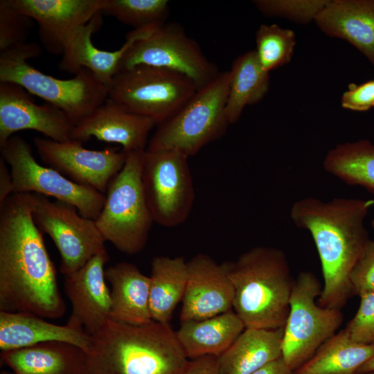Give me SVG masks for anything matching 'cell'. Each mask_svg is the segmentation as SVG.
Returning a JSON list of instances; mask_svg holds the SVG:
<instances>
[{
	"label": "cell",
	"instance_id": "obj_20",
	"mask_svg": "<svg viewBox=\"0 0 374 374\" xmlns=\"http://www.w3.org/2000/svg\"><path fill=\"white\" fill-rule=\"evenodd\" d=\"M156 125L109 99L77 123L71 139L84 141L91 137L121 144L125 153L145 150L148 136Z\"/></svg>",
	"mask_w": 374,
	"mask_h": 374
},
{
	"label": "cell",
	"instance_id": "obj_28",
	"mask_svg": "<svg viewBox=\"0 0 374 374\" xmlns=\"http://www.w3.org/2000/svg\"><path fill=\"white\" fill-rule=\"evenodd\" d=\"M374 356V345L354 341L344 328L334 334L293 374H355Z\"/></svg>",
	"mask_w": 374,
	"mask_h": 374
},
{
	"label": "cell",
	"instance_id": "obj_10",
	"mask_svg": "<svg viewBox=\"0 0 374 374\" xmlns=\"http://www.w3.org/2000/svg\"><path fill=\"white\" fill-rule=\"evenodd\" d=\"M1 157L10 168L13 194L37 193L74 206L80 214L95 220L99 215L105 195L81 185L51 168L39 163L28 142L12 136L0 146Z\"/></svg>",
	"mask_w": 374,
	"mask_h": 374
},
{
	"label": "cell",
	"instance_id": "obj_15",
	"mask_svg": "<svg viewBox=\"0 0 374 374\" xmlns=\"http://www.w3.org/2000/svg\"><path fill=\"white\" fill-rule=\"evenodd\" d=\"M23 87L0 82V146L17 132L30 130L57 141L71 140L75 124L57 107L34 103Z\"/></svg>",
	"mask_w": 374,
	"mask_h": 374
},
{
	"label": "cell",
	"instance_id": "obj_30",
	"mask_svg": "<svg viewBox=\"0 0 374 374\" xmlns=\"http://www.w3.org/2000/svg\"><path fill=\"white\" fill-rule=\"evenodd\" d=\"M323 166L346 184L362 187L374 195V143L371 141L361 139L337 145L327 152Z\"/></svg>",
	"mask_w": 374,
	"mask_h": 374
},
{
	"label": "cell",
	"instance_id": "obj_44",
	"mask_svg": "<svg viewBox=\"0 0 374 374\" xmlns=\"http://www.w3.org/2000/svg\"><path fill=\"white\" fill-rule=\"evenodd\" d=\"M355 374H374V371H373V372H368V373H355Z\"/></svg>",
	"mask_w": 374,
	"mask_h": 374
},
{
	"label": "cell",
	"instance_id": "obj_19",
	"mask_svg": "<svg viewBox=\"0 0 374 374\" xmlns=\"http://www.w3.org/2000/svg\"><path fill=\"white\" fill-rule=\"evenodd\" d=\"M102 15L101 12L97 13L71 36L65 46L59 67L75 75L83 69H88L109 87L123 58L131 47L163 24L134 29L126 35L125 42L119 49L108 51L98 48L91 40L93 34L102 25Z\"/></svg>",
	"mask_w": 374,
	"mask_h": 374
},
{
	"label": "cell",
	"instance_id": "obj_21",
	"mask_svg": "<svg viewBox=\"0 0 374 374\" xmlns=\"http://www.w3.org/2000/svg\"><path fill=\"white\" fill-rule=\"evenodd\" d=\"M53 341L73 344L87 353L91 335L82 326L69 321L66 325H57L30 312L0 311L1 351Z\"/></svg>",
	"mask_w": 374,
	"mask_h": 374
},
{
	"label": "cell",
	"instance_id": "obj_17",
	"mask_svg": "<svg viewBox=\"0 0 374 374\" xmlns=\"http://www.w3.org/2000/svg\"><path fill=\"white\" fill-rule=\"evenodd\" d=\"M12 5L35 21L44 48L62 55L71 36L101 12L103 0H10Z\"/></svg>",
	"mask_w": 374,
	"mask_h": 374
},
{
	"label": "cell",
	"instance_id": "obj_31",
	"mask_svg": "<svg viewBox=\"0 0 374 374\" xmlns=\"http://www.w3.org/2000/svg\"><path fill=\"white\" fill-rule=\"evenodd\" d=\"M169 10L167 0H103L101 12L136 29L166 23Z\"/></svg>",
	"mask_w": 374,
	"mask_h": 374
},
{
	"label": "cell",
	"instance_id": "obj_41",
	"mask_svg": "<svg viewBox=\"0 0 374 374\" xmlns=\"http://www.w3.org/2000/svg\"><path fill=\"white\" fill-rule=\"evenodd\" d=\"M373 371H374V356L361 366L356 373H365Z\"/></svg>",
	"mask_w": 374,
	"mask_h": 374
},
{
	"label": "cell",
	"instance_id": "obj_39",
	"mask_svg": "<svg viewBox=\"0 0 374 374\" xmlns=\"http://www.w3.org/2000/svg\"><path fill=\"white\" fill-rule=\"evenodd\" d=\"M13 194V183L10 168L0 157V205Z\"/></svg>",
	"mask_w": 374,
	"mask_h": 374
},
{
	"label": "cell",
	"instance_id": "obj_29",
	"mask_svg": "<svg viewBox=\"0 0 374 374\" xmlns=\"http://www.w3.org/2000/svg\"><path fill=\"white\" fill-rule=\"evenodd\" d=\"M229 73L226 114L231 125L239 120L247 105H254L265 97L269 89V75L255 50L235 58Z\"/></svg>",
	"mask_w": 374,
	"mask_h": 374
},
{
	"label": "cell",
	"instance_id": "obj_8",
	"mask_svg": "<svg viewBox=\"0 0 374 374\" xmlns=\"http://www.w3.org/2000/svg\"><path fill=\"white\" fill-rule=\"evenodd\" d=\"M197 90L181 73L141 64L118 71L109 85L108 98L157 125L174 115Z\"/></svg>",
	"mask_w": 374,
	"mask_h": 374
},
{
	"label": "cell",
	"instance_id": "obj_24",
	"mask_svg": "<svg viewBox=\"0 0 374 374\" xmlns=\"http://www.w3.org/2000/svg\"><path fill=\"white\" fill-rule=\"evenodd\" d=\"M110 284V319L123 323L141 326L152 320L150 308V276L138 267L121 262L105 269Z\"/></svg>",
	"mask_w": 374,
	"mask_h": 374
},
{
	"label": "cell",
	"instance_id": "obj_25",
	"mask_svg": "<svg viewBox=\"0 0 374 374\" xmlns=\"http://www.w3.org/2000/svg\"><path fill=\"white\" fill-rule=\"evenodd\" d=\"M245 329L233 310L201 320L181 322L175 331L178 341L189 360L204 356L219 357Z\"/></svg>",
	"mask_w": 374,
	"mask_h": 374
},
{
	"label": "cell",
	"instance_id": "obj_36",
	"mask_svg": "<svg viewBox=\"0 0 374 374\" xmlns=\"http://www.w3.org/2000/svg\"><path fill=\"white\" fill-rule=\"evenodd\" d=\"M354 294H374V240H370L350 274Z\"/></svg>",
	"mask_w": 374,
	"mask_h": 374
},
{
	"label": "cell",
	"instance_id": "obj_6",
	"mask_svg": "<svg viewBox=\"0 0 374 374\" xmlns=\"http://www.w3.org/2000/svg\"><path fill=\"white\" fill-rule=\"evenodd\" d=\"M229 71L220 72L174 115L157 125L146 150H172L188 158L221 138L230 125L226 104Z\"/></svg>",
	"mask_w": 374,
	"mask_h": 374
},
{
	"label": "cell",
	"instance_id": "obj_13",
	"mask_svg": "<svg viewBox=\"0 0 374 374\" xmlns=\"http://www.w3.org/2000/svg\"><path fill=\"white\" fill-rule=\"evenodd\" d=\"M141 64L181 73L190 78L198 89L220 73L197 42L188 37L177 23H165L150 35L136 42L123 58L118 71Z\"/></svg>",
	"mask_w": 374,
	"mask_h": 374
},
{
	"label": "cell",
	"instance_id": "obj_34",
	"mask_svg": "<svg viewBox=\"0 0 374 374\" xmlns=\"http://www.w3.org/2000/svg\"><path fill=\"white\" fill-rule=\"evenodd\" d=\"M34 20L17 9L10 0L0 1V52L26 42Z\"/></svg>",
	"mask_w": 374,
	"mask_h": 374
},
{
	"label": "cell",
	"instance_id": "obj_35",
	"mask_svg": "<svg viewBox=\"0 0 374 374\" xmlns=\"http://www.w3.org/2000/svg\"><path fill=\"white\" fill-rule=\"evenodd\" d=\"M357 311L345 328L355 341L374 345V294L359 296Z\"/></svg>",
	"mask_w": 374,
	"mask_h": 374
},
{
	"label": "cell",
	"instance_id": "obj_22",
	"mask_svg": "<svg viewBox=\"0 0 374 374\" xmlns=\"http://www.w3.org/2000/svg\"><path fill=\"white\" fill-rule=\"evenodd\" d=\"M314 21L326 35L351 44L374 67V0H328Z\"/></svg>",
	"mask_w": 374,
	"mask_h": 374
},
{
	"label": "cell",
	"instance_id": "obj_23",
	"mask_svg": "<svg viewBox=\"0 0 374 374\" xmlns=\"http://www.w3.org/2000/svg\"><path fill=\"white\" fill-rule=\"evenodd\" d=\"M1 364L14 374H86L87 355L73 344L47 341L9 351H1Z\"/></svg>",
	"mask_w": 374,
	"mask_h": 374
},
{
	"label": "cell",
	"instance_id": "obj_2",
	"mask_svg": "<svg viewBox=\"0 0 374 374\" xmlns=\"http://www.w3.org/2000/svg\"><path fill=\"white\" fill-rule=\"evenodd\" d=\"M374 199L335 197L328 201L308 197L293 203L294 224L311 235L323 278L317 303L338 309L353 296L350 274L370 239L365 220Z\"/></svg>",
	"mask_w": 374,
	"mask_h": 374
},
{
	"label": "cell",
	"instance_id": "obj_27",
	"mask_svg": "<svg viewBox=\"0 0 374 374\" xmlns=\"http://www.w3.org/2000/svg\"><path fill=\"white\" fill-rule=\"evenodd\" d=\"M187 276V261L184 257L153 258L150 276V308L153 321L169 323L175 308L184 296Z\"/></svg>",
	"mask_w": 374,
	"mask_h": 374
},
{
	"label": "cell",
	"instance_id": "obj_4",
	"mask_svg": "<svg viewBox=\"0 0 374 374\" xmlns=\"http://www.w3.org/2000/svg\"><path fill=\"white\" fill-rule=\"evenodd\" d=\"M226 265L234 290L233 310L245 328H283L294 281L285 253L255 247Z\"/></svg>",
	"mask_w": 374,
	"mask_h": 374
},
{
	"label": "cell",
	"instance_id": "obj_9",
	"mask_svg": "<svg viewBox=\"0 0 374 374\" xmlns=\"http://www.w3.org/2000/svg\"><path fill=\"white\" fill-rule=\"evenodd\" d=\"M321 288L310 271H301L294 279L282 343V357L293 372L308 361L343 323L340 310L322 307L317 302Z\"/></svg>",
	"mask_w": 374,
	"mask_h": 374
},
{
	"label": "cell",
	"instance_id": "obj_5",
	"mask_svg": "<svg viewBox=\"0 0 374 374\" xmlns=\"http://www.w3.org/2000/svg\"><path fill=\"white\" fill-rule=\"evenodd\" d=\"M41 53L39 44L26 42L0 52V82L21 86L60 109L75 125L107 100L108 86L88 69L64 80L32 66L28 60Z\"/></svg>",
	"mask_w": 374,
	"mask_h": 374
},
{
	"label": "cell",
	"instance_id": "obj_1",
	"mask_svg": "<svg viewBox=\"0 0 374 374\" xmlns=\"http://www.w3.org/2000/svg\"><path fill=\"white\" fill-rule=\"evenodd\" d=\"M0 311L44 319L66 312L55 265L32 215V193L11 195L0 205Z\"/></svg>",
	"mask_w": 374,
	"mask_h": 374
},
{
	"label": "cell",
	"instance_id": "obj_11",
	"mask_svg": "<svg viewBox=\"0 0 374 374\" xmlns=\"http://www.w3.org/2000/svg\"><path fill=\"white\" fill-rule=\"evenodd\" d=\"M188 157L172 150H145L143 188L154 222L175 227L188 217L195 190Z\"/></svg>",
	"mask_w": 374,
	"mask_h": 374
},
{
	"label": "cell",
	"instance_id": "obj_32",
	"mask_svg": "<svg viewBox=\"0 0 374 374\" xmlns=\"http://www.w3.org/2000/svg\"><path fill=\"white\" fill-rule=\"evenodd\" d=\"M255 50L262 67L266 71L290 62L296 45V36L291 29L277 24H262L256 33Z\"/></svg>",
	"mask_w": 374,
	"mask_h": 374
},
{
	"label": "cell",
	"instance_id": "obj_26",
	"mask_svg": "<svg viewBox=\"0 0 374 374\" xmlns=\"http://www.w3.org/2000/svg\"><path fill=\"white\" fill-rule=\"evenodd\" d=\"M283 328H245L217 357L218 374H250L282 357Z\"/></svg>",
	"mask_w": 374,
	"mask_h": 374
},
{
	"label": "cell",
	"instance_id": "obj_18",
	"mask_svg": "<svg viewBox=\"0 0 374 374\" xmlns=\"http://www.w3.org/2000/svg\"><path fill=\"white\" fill-rule=\"evenodd\" d=\"M109 260L103 251L76 271L64 276V290L72 312L68 321L82 326L90 335L110 320L111 296L105 265Z\"/></svg>",
	"mask_w": 374,
	"mask_h": 374
},
{
	"label": "cell",
	"instance_id": "obj_40",
	"mask_svg": "<svg viewBox=\"0 0 374 374\" xmlns=\"http://www.w3.org/2000/svg\"><path fill=\"white\" fill-rule=\"evenodd\" d=\"M250 374H293V371L281 357Z\"/></svg>",
	"mask_w": 374,
	"mask_h": 374
},
{
	"label": "cell",
	"instance_id": "obj_42",
	"mask_svg": "<svg viewBox=\"0 0 374 374\" xmlns=\"http://www.w3.org/2000/svg\"><path fill=\"white\" fill-rule=\"evenodd\" d=\"M0 374H14V373L10 371H1Z\"/></svg>",
	"mask_w": 374,
	"mask_h": 374
},
{
	"label": "cell",
	"instance_id": "obj_7",
	"mask_svg": "<svg viewBox=\"0 0 374 374\" xmlns=\"http://www.w3.org/2000/svg\"><path fill=\"white\" fill-rule=\"evenodd\" d=\"M145 151L126 153L125 164L109 183L95 220L105 242L127 255L143 249L154 222L141 179Z\"/></svg>",
	"mask_w": 374,
	"mask_h": 374
},
{
	"label": "cell",
	"instance_id": "obj_12",
	"mask_svg": "<svg viewBox=\"0 0 374 374\" xmlns=\"http://www.w3.org/2000/svg\"><path fill=\"white\" fill-rule=\"evenodd\" d=\"M32 215L39 230L55 244L61 257L60 271L64 276L106 250L105 240L95 220L81 215L71 204L32 193Z\"/></svg>",
	"mask_w": 374,
	"mask_h": 374
},
{
	"label": "cell",
	"instance_id": "obj_37",
	"mask_svg": "<svg viewBox=\"0 0 374 374\" xmlns=\"http://www.w3.org/2000/svg\"><path fill=\"white\" fill-rule=\"evenodd\" d=\"M341 107L355 112H366L374 107V79L357 84L351 83L344 92Z\"/></svg>",
	"mask_w": 374,
	"mask_h": 374
},
{
	"label": "cell",
	"instance_id": "obj_43",
	"mask_svg": "<svg viewBox=\"0 0 374 374\" xmlns=\"http://www.w3.org/2000/svg\"><path fill=\"white\" fill-rule=\"evenodd\" d=\"M371 226L373 229L374 230V219H373V220L371 221Z\"/></svg>",
	"mask_w": 374,
	"mask_h": 374
},
{
	"label": "cell",
	"instance_id": "obj_16",
	"mask_svg": "<svg viewBox=\"0 0 374 374\" xmlns=\"http://www.w3.org/2000/svg\"><path fill=\"white\" fill-rule=\"evenodd\" d=\"M188 276L180 321L201 320L233 310L234 290L226 262L198 253L187 261Z\"/></svg>",
	"mask_w": 374,
	"mask_h": 374
},
{
	"label": "cell",
	"instance_id": "obj_33",
	"mask_svg": "<svg viewBox=\"0 0 374 374\" xmlns=\"http://www.w3.org/2000/svg\"><path fill=\"white\" fill-rule=\"evenodd\" d=\"M328 0H254L253 3L263 15L283 17L305 24L314 21Z\"/></svg>",
	"mask_w": 374,
	"mask_h": 374
},
{
	"label": "cell",
	"instance_id": "obj_14",
	"mask_svg": "<svg viewBox=\"0 0 374 374\" xmlns=\"http://www.w3.org/2000/svg\"><path fill=\"white\" fill-rule=\"evenodd\" d=\"M34 145L44 163L74 182L105 194L123 168L126 153L114 149L92 150L77 140L57 141L37 137Z\"/></svg>",
	"mask_w": 374,
	"mask_h": 374
},
{
	"label": "cell",
	"instance_id": "obj_3",
	"mask_svg": "<svg viewBox=\"0 0 374 374\" xmlns=\"http://www.w3.org/2000/svg\"><path fill=\"white\" fill-rule=\"evenodd\" d=\"M86 374H181L189 359L169 323L109 320L87 352Z\"/></svg>",
	"mask_w": 374,
	"mask_h": 374
},
{
	"label": "cell",
	"instance_id": "obj_38",
	"mask_svg": "<svg viewBox=\"0 0 374 374\" xmlns=\"http://www.w3.org/2000/svg\"><path fill=\"white\" fill-rule=\"evenodd\" d=\"M181 374H218L217 357L208 355L189 360Z\"/></svg>",
	"mask_w": 374,
	"mask_h": 374
}]
</instances>
